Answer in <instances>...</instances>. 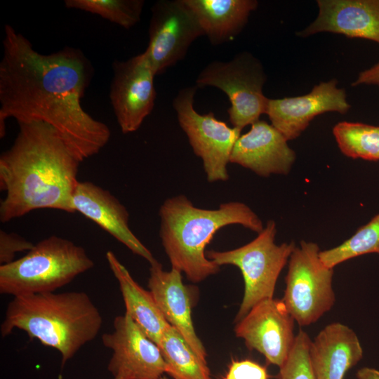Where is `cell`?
<instances>
[{
    "instance_id": "cell-1",
    "label": "cell",
    "mask_w": 379,
    "mask_h": 379,
    "mask_svg": "<svg viewBox=\"0 0 379 379\" xmlns=\"http://www.w3.org/2000/svg\"><path fill=\"white\" fill-rule=\"evenodd\" d=\"M90 61L79 50L65 47L48 55L10 25L4 26L0 62V137L6 119L43 121L53 127L83 161L98 154L111 132L81 107L93 77Z\"/></svg>"
},
{
    "instance_id": "cell-2",
    "label": "cell",
    "mask_w": 379,
    "mask_h": 379,
    "mask_svg": "<svg viewBox=\"0 0 379 379\" xmlns=\"http://www.w3.org/2000/svg\"><path fill=\"white\" fill-rule=\"evenodd\" d=\"M13 145L0 157V220L37 209L74 213L72 196L81 161L58 131L43 121L18 122Z\"/></svg>"
},
{
    "instance_id": "cell-3",
    "label": "cell",
    "mask_w": 379,
    "mask_h": 379,
    "mask_svg": "<svg viewBox=\"0 0 379 379\" xmlns=\"http://www.w3.org/2000/svg\"><path fill=\"white\" fill-rule=\"evenodd\" d=\"M159 214V236L172 267L194 283L220 270V266L206 255V246L219 230L237 224L258 234L264 228L258 215L239 201L222 204L218 209H204L180 194L166 199Z\"/></svg>"
},
{
    "instance_id": "cell-4",
    "label": "cell",
    "mask_w": 379,
    "mask_h": 379,
    "mask_svg": "<svg viewBox=\"0 0 379 379\" xmlns=\"http://www.w3.org/2000/svg\"><path fill=\"white\" fill-rule=\"evenodd\" d=\"M102 318L83 291L44 293L13 297L1 325L3 338L14 329L55 349L62 366L100 332Z\"/></svg>"
},
{
    "instance_id": "cell-5",
    "label": "cell",
    "mask_w": 379,
    "mask_h": 379,
    "mask_svg": "<svg viewBox=\"0 0 379 379\" xmlns=\"http://www.w3.org/2000/svg\"><path fill=\"white\" fill-rule=\"evenodd\" d=\"M93 266L82 246L52 235L23 257L0 265V293L16 297L55 292Z\"/></svg>"
},
{
    "instance_id": "cell-6",
    "label": "cell",
    "mask_w": 379,
    "mask_h": 379,
    "mask_svg": "<svg viewBox=\"0 0 379 379\" xmlns=\"http://www.w3.org/2000/svg\"><path fill=\"white\" fill-rule=\"evenodd\" d=\"M276 234L275 222L269 220L251 242L233 250L206 252V257L219 266L234 265L242 274L244 293L237 322L260 301L273 298L278 277L295 247L293 241L277 244Z\"/></svg>"
},
{
    "instance_id": "cell-7",
    "label": "cell",
    "mask_w": 379,
    "mask_h": 379,
    "mask_svg": "<svg viewBox=\"0 0 379 379\" xmlns=\"http://www.w3.org/2000/svg\"><path fill=\"white\" fill-rule=\"evenodd\" d=\"M266 75L260 62L244 52L228 62L208 64L196 80L197 87L213 86L222 91L231 106L227 109L232 127L242 130L266 114L269 98L262 88Z\"/></svg>"
},
{
    "instance_id": "cell-8",
    "label": "cell",
    "mask_w": 379,
    "mask_h": 379,
    "mask_svg": "<svg viewBox=\"0 0 379 379\" xmlns=\"http://www.w3.org/2000/svg\"><path fill=\"white\" fill-rule=\"evenodd\" d=\"M316 243L301 241L288 260L281 300L300 326L316 322L335 303L332 287L333 269L323 264Z\"/></svg>"
},
{
    "instance_id": "cell-9",
    "label": "cell",
    "mask_w": 379,
    "mask_h": 379,
    "mask_svg": "<svg viewBox=\"0 0 379 379\" xmlns=\"http://www.w3.org/2000/svg\"><path fill=\"white\" fill-rule=\"evenodd\" d=\"M197 88L196 86L181 89L173 106L194 153L202 160L207 180L226 181L229 179L227 166L241 131L218 120L211 112L198 113L194 107Z\"/></svg>"
},
{
    "instance_id": "cell-10",
    "label": "cell",
    "mask_w": 379,
    "mask_h": 379,
    "mask_svg": "<svg viewBox=\"0 0 379 379\" xmlns=\"http://www.w3.org/2000/svg\"><path fill=\"white\" fill-rule=\"evenodd\" d=\"M151 11L145 51L157 75L182 60L192 42L204 33L185 0H159Z\"/></svg>"
},
{
    "instance_id": "cell-11",
    "label": "cell",
    "mask_w": 379,
    "mask_h": 379,
    "mask_svg": "<svg viewBox=\"0 0 379 379\" xmlns=\"http://www.w3.org/2000/svg\"><path fill=\"white\" fill-rule=\"evenodd\" d=\"M109 99L123 133L137 131L154 106L156 74L145 51L112 65Z\"/></svg>"
},
{
    "instance_id": "cell-12",
    "label": "cell",
    "mask_w": 379,
    "mask_h": 379,
    "mask_svg": "<svg viewBox=\"0 0 379 379\" xmlns=\"http://www.w3.org/2000/svg\"><path fill=\"white\" fill-rule=\"evenodd\" d=\"M101 338L112 350L107 369L113 379H159L166 373L159 346L126 312L114 319L112 332L102 334Z\"/></svg>"
},
{
    "instance_id": "cell-13",
    "label": "cell",
    "mask_w": 379,
    "mask_h": 379,
    "mask_svg": "<svg viewBox=\"0 0 379 379\" xmlns=\"http://www.w3.org/2000/svg\"><path fill=\"white\" fill-rule=\"evenodd\" d=\"M294 319L281 300L260 301L234 328L237 337L246 347L262 354L266 361L280 367L294 344Z\"/></svg>"
},
{
    "instance_id": "cell-14",
    "label": "cell",
    "mask_w": 379,
    "mask_h": 379,
    "mask_svg": "<svg viewBox=\"0 0 379 379\" xmlns=\"http://www.w3.org/2000/svg\"><path fill=\"white\" fill-rule=\"evenodd\" d=\"M350 105L335 79L322 81L304 95L270 99L266 114L271 124L288 141L300 136L317 116L328 112L347 113Z\"/></svg>"
},
{
    "instance_id": "cell-15",
    "label": "cell",
    "mask_w": 379,
    "mask_h": 379,
    "mask_svg": "<svg viewBox=\"0 0 379 379\" xmlns=\"http://www.w3.org/2000/svg\"><path fill=\"white\" fill-rule=\"evenodd\" d=\"M287 142L272 124L259 119L237 139L230 162L248 168L262 177L286 175L295 159V154Z\"/></svg>"
},
{
    "instance_id": "cell-16",
    "label": "cell",
    "mask_w": 379,
    "mask_h": 379,
    "mask_svg": "<svg viewBox=\"0 0 379 379\" xmlns=\"http://www.w3.org/2000/svg\"><path fill=\"white\" fill-rule=\"evenodd\" d=\"M72 205L75 212L93 221L133 253L149 264L157 260L131 230L126 208L109 191L91 182L79 181Z\"/></svg>"
},
{
    "instance_id": "cell-17",
    "label": "cell",
    "mask_w": 379,
    "mask_h": 379,
    "mask_svg": "<svg viewBox=\"0 0 379 379\" xmlns=\"http://www.w3.org/2000/svg\"><path fill=\"white\" fill-rule=\"evenodd\" d=\"M148 288L167 322L199 357L207 361L206 350L194 328L190 288L182 283V272L173 267L165 271L156 260L150 264Z\"/></svg>"
},
{
    "instance_id": "cell-18",
    "label": "cell",
    "mask_w": 379,
    "mask_h": 379,
    "mask_svg": "<svg viewBox=\"0 0 379 379\" xmlns=\"http://www.w3.org/2000/svg\"><path fill=\"white\" fill-rule=\"evenodd\" d=\"M317 3V18L297 36L307 37L325 32L379 44V0H318Z\"/></svg>"
},
{
    "instance_id": "cell-19",
    "label": "cell",
    "mask_w": 379,
    "mask_h": 379,
    "mask_svg": "<svg viewBox=\"0 0 379 379\" xmlns=\"http://www.w3.org/2000/svg\"><path fill=\"white\" fill-rule=\"evenodd\" d=\"M310 357L316 379H343L361 359L363 350L352 329L334 322L324 328L311 342Z\"/></svg>"
},
{
    "instance_id": "cell-20",
    "label": "cell",
    "mask_w": 379,
    "mask_h": 379,
    "mask_svg": "<svg viewBox=\"0 0 379 379\" xmlns=\"http://www.w3.org/2000/svg\"><path fill=\"white\" fill-rule=\"evenodd\" d=\"M106 259L118 281L126 312L144 333L158 345L170 324L163 316L152 294L133 279L112 251L106 253Z\"/></svg>"
},
{
    "instance_id": "cell-21",
    "label": "cell",
    "mask_w": 379,
    "mask_h": 379,
    "mask_svg": "<svg viewBox=\"0 0 379 379\" xmlns=\"http://www.w3.org/2000/svg\"><path fill=\"white\" fill-rule=\"evenodd\" d=\"M198 19L211 44L233 39L258 6L255 0H185Z\"/></svg>"
},
{
    "instance_id": "cell-22",
    "label": "cell",
    "mask_w": 379,
    "mask_h": 379,
    "mask_svg": "<svg viewBox=\"0 0 379 379\" xmlns=\"http://www.w3.org/2000/svg\"><path fill=\"white\" fill-rule=\"evenodd\" d=\"M166 364V373L174 379H211L207 361L191 349L179 332L169 326L158 345Z\"/></svg>"
},
{
    "instance_id": "cell-23",
    "label": "cell",
    "mask_w": 379,
    "mask_h": 379,
    "mask_svg": "<svg viewBox=\"0 0 379 379\" xmlns=\"http://www.w3.org/2000/svg\"><path fill=\"white\" fill-rule=\"evenodd\" d=\"M341 152L353 159L379 161V126L341 121L333 128Z\"/></svg>"
},
{
    "instance_id": "cell-24",
    "label": "cell",
    "mask_w": 379,
    "mask_h": 379,
    "mask_svg": "<svg viewBox=\"0 0 379 379\" xmlns=\"http://www.w3.org/2000/svg\"><path fill=\"white\" fill-rule=\"evenodd\" d=\"M368 253L379 255V213L340 245L320 251L319 258L325 266L333 269L347 260Z\"/></svg>"
},
{
    "instance_id": "cell-25",
    "label": "cell",
    "mask_w": 379,
    "mask_h": 379,
    "mask_svg": "<svg viewBox=\"0 0 379 379\" xmlns=\"http://www.w3.org/2000/svg\"><path fill=\"white\" fill-rule=\"evenodd\" d=\"M143 0H65L68 8L78 9L130 29L140 20Z\"/></svg>"
},
{
    "instance_id": "cell-26",
    "label": "cell",
    "mask_w": 379,
    "mask_h": 379,
    "mask_svg": "<svg viewBox=\"0 0 379 379\" xmlns=\"http://www.w3.org/2000/svg\"><path fill=\"white\" fill-rule=\"evenodd\" d=\"M311 342L307 333L300 330L287 359L279 367L278 379H316L310 362Z\"/></svg>"
},
{
    "instance_id": "cell-27",
    "label": "cell",
    "mask_w": 379,
    "mask_h": 379,
    "mask_svg": "<svg viewBox=\"0 0 379 379\" xmlns=\"http://www.w3.org/2000/svg\"><path fill=\"white\" fill-rule=\"evenodd\" d=\"M34 244L15 233L0 230V265L14 261L15 254L28 252Z\"/></svg>"
},
{
    "instance_id": "cell-28",
    "label": "cell",
    "mask_w": 379,
    "mask_h": 379,
    "mask_svg": "<svg viewBox=\"0 0 379 379\" xmlns=\"http://www.w3.org/2000/svg\"><path fill=\"white\" fill-rule=\"evenodd\" d=\"M223 379H269L265 367L249 359L234 361Z\"/></svg>"
},
{
    "instance_id": "cell-29",
    "label": "cell",
    "mask_w": 379,
    "mask_h": 379,
    "mask_svg": "<svg viewBox=\"0 0 379 379\" xmlns=\"http://www.w3.org/2000/svg\"><path fill=\"white\" fill-rule=\"evenodd\" d=\"M362 84L376 86L379 88V62L369 69L361 72L352 86H357Z\"/></svg>"
},
{
    "instance_id": "cell-30",
    "label": "cell",
    "mask_w": 379,
    "mask_h": 379,
    "mask_svg": "<svg viewBox=\"0 0 379 379\" xmlns=\"http://www.w3.org/2000/svg\"><path fill=\"white\" fill-rule=\"evenodd\" d=\"M356 376L357 379H379V371L371 367H363L357 371Z\"/></svg>"
},
{
    "instance_id": "cell-31",
    "label": "cell",
    "mask_w": 379,
    "mask_h": 379,
    "mask_svg": "<svg viewBox=\"0 0 379 379\" xmlns=\"http://www.w3.org/2000/svg\"><path fill=\"white\" fill-rule=\"evenodd\" d=\"M159 379H168V378L167 377L164 376V375H162Z\"/></svg>"
}]
</instances>
